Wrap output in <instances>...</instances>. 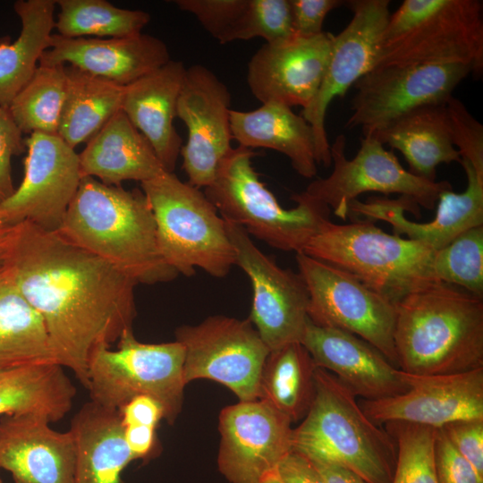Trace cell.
Masks as SVG:
<instances>
[{"instance_id":"cell-17","label":"cell","mask_w":483,"mask_h":483,"mask_svg":"<svg viewBox=\"0 0 483 483\" xmlns=\"http://www.w3.org/2000/svg\"><path fill=\"white\" fill-rule=\"evenodd\" d=\"M292 423L264 399L225 406L219 414V472L230 483H259L292 451Z\"/></svg>"},{"instance_id":"cell-50","label":"cell","mask_w":483,"mask_h":483,"mask_svg":"<svg viewBox=\"0 0 483 483\" xmlns=\"http://www.w3.org/2000/svg\"><path fill=\"white\" fill-rule=\"evenodd\" d=\"M259 483H284L278 471L275 470L266 475Z\"/></svg>"},{"instance_id":"cell-4","label":"cell","mask_w":483,"mask_h":483,"mask_svg":"<svg viewBox=\"0 0 483 483\" xmlns=\"http://www.w3.org/2000/svg\"><path fill=\"white\" fill-rule=\"evenodd\" d=\"M315 396L292 431V451L331 462L368 483H392L396 446L361 409L357 396L329 371L317 368Z\"/></svg>"},{"instance_id":"cell-20","label":"cell","mask_w":483,"mask_h":483,"mask_svg":"<svg viewBox=\"0 0 483 483\" xmlns=\"http://www.w3.org/2000/svg\"><path fill=\"white\" fill-rule=\"evenodd\" d=\"M460 164L467 176L466 189L460 193L443 191L436 216L429 222H413L404 216L405 211L419 215V206L406 197L357 199L349 204V215L387 222L394 234L406 235L434 250L442 249L462 233L483 225V159L462 157Z\"/></svg>"},{"instance_id":"cell-42","label":"cell","mask_w":483,"mask_h":483,"mask_svg":"<svg viewBox=\"0 0 483 483\" xmlns=\"http://www.w3.org/2000/svg\"><path fill=\"white\" fill-rule=\"evenodd\" d=\"M435 465L438 483H483V478L454 449L440 428L436 432Z\"/></svg>"},{"instance_id":"cell-49","label":"cell","mask_w":483,"mask_h":483,"mask_svg":"<svg viewBox=\"0 0 483 483\" xmlns=\"http://www.w3.org/2000/svg\"><path fill=\"white\" fill-rule=\"evenodd\" d=\"M17 225H13L0 216V265L4 263L6 259Z\"/></svg>"},{"instance_id":"cell-36","label":"cell","mask_w":483,"mask_h":483,"mask_svg":"<svg viewBox=\"0 0 483 483\" xmlns=\"http://www.w3.org/2000/svg\"><path fill=\"white\" fill-rule=\"evenodd\" d=\"M65 93V64H38L7 109L22 134L57 135Z\"/></svg>"},{"instance_id":"cell-25","label":"cell","mask_w":483,"mask_h":483,"mask_svg":"<svg viewBox=\"0 0 483 483\" xmlns=\"http://www.w3.org/2000/svg\"><path fill=\"white\" fill-rule=\"evenodd\" d=\"M186 67L170 60L124 87L122 111L148 140L165 170L174 173L182 140L174 126Z\"/></svg>"},{"instance_id":"cell-1","label":"cell","mask_w":483,"mask_h":483,"mask_svg":"<svg viewBox=\"0 0 483 483\" xmlns=\"http://www.w3.org/2000/svg\"><path fill=\"white\" fill-rule=\"evenodd\" d=\"M4 263L41 316L56 362L87 388L93 352L132 328L138 284L57 231L27 221L17 225Z\"/></svg>"},{"instance_id":"cell-15","label":"cell","mask_w":483,"mask_h":483,"mask_svg":"<svg viewBox=\"0 0 483 483\" xmlns=\"http://www.w3.org/2000/svg\"><path fill=\"white\" fill-rule=\"evenodd\" d=\"M24 175L0 204V216L57 231L82 179L79 154L58 135L35 132L25 139Z\"/></svg>"},{"instance_id":"cell-22","label":"cell","mask_w":483,"mask_h":483,"mask_svg":"<svg viewBox=\"0 0 483 483\" xmlns=\"http://www.w3.org/2000/svg\"><path fill=\"white\" fill-rule=\"evenodd\" d=\"M171 60L165 43L154 36L126 38L50 37L38 64H65L125 87Z\"/></svg>"},{"instance_id":"cell-47","label":"cell","mask_w":483,"mask_h":483,"mask_svg":"<svg viewBox=\"0 0 483 483\" xmlns=\"http://www.w3.org/2000/svg\"><path fill=\"white\" fill-rule=\"evenodd\" d=\"M156 428L144 425L123 426L125 442L134 459L147 458L154 450Z\"/></svg>"},{"instance_id":"cell-41","label":"cell","mask_w":483,"mask_h":483,"mask_svg":"<svg viewBox=\"0 0 483 483\" xmlns=\"http://www.w3.org/2000/svg\"><path fill=\"white\" fill-rule=\"evenodd\" d=\"M454 449L483 478V419H464L439 428Z\"/></svg>"},{"instance_id":"cell-38","label":"cell","mask_w":483,"mask_h":483,"mask_svg":"<svg viewBox=\"0 0 483 483\" xmlns=\"http://www.w3.org/2000/svg\"><path fill=\"white\" fill-rule=\"evenodd\" d=\"M384 426L396 446L392 483H438L435 465L436 428L403 421Z\"/></svg>"},{"instance_id":"cell-16","label":"cell","mask_w":483,"mask_h":483,"mask_svg":"<svg viewBox=\"0 0 483 483\" xmlns=\"http://www.w3.org/2000/svg\"><path fill=\"white\" fill-rule=\"evenodd\" d=\"M388 0L349 2L352 18L334 36L320 86L301 114L312 127L318 165L329 166L332 164L325 128L326 110L335 97H344L352 85L375 67L380 39L391 15Z\"/></svg>"},{"instance_id":"cell-7","label":"cell","mask_w":483,"mask_h":483,"mask_svg":"<svg viewBox=\"0 0 483 483\" xmlns=\"http://www.w3.org/2000/svg\"><path fill=\"white\" fill-rule=\"evenodd\" d=\"M482 7L479 0L403 1L389 17L374 68L460 64L479 73Z\"/></svg>"},{"instance_id":"cell-39","label":"cell","mask_w":483,"mask_h":483,"mask_svg":"<svg viewBox=\"0 0 483 483\" xmlns=\"http://www.w3.org/2000/svg\"><path fill=\"white\" fill-rule=\"evenodd\" d=\"M220 44L243 40L249 0H176Z\"/></svg>"},{"instance_id":"cell-23","label":"cell","mask_w":483,"mask_h":483,"mask_svg":"<svg viewBox=\"0 0 483 483\" xmlns=\"http://www.w3.org/2000/svg\"><path fill=\"white\" fill-rule=\"evenodd\" d=\"M301 343L318 368L332 373L364 400L386 398L408 389L400 369L370 343L351 333L319 326L309 319Z\"/></svg>"},{"instance_id":"cell-18","label":"cell","mask_w":483,"mask_h":483,"mask_svg":"<svg viewBox=\"0 0 483 483\" xmlns=\"http://www.w3.org/2000/svg\"><path fill=\"white\" fill-rule=\"evenodd\" d=\"M231 93L208 68L186 69L177 103V117L187 127L182 147V169L188 182L205 188L214 180L222 160L232 150Z\"/></svg>"},{"instance_id":"cell-51","label":"cell","mask_w":483,"mask_h":483,"mask_svg":"<svg viewBox=\"0 0 483 483\" xmlns=\"http://www.w3.org/2000/svg\"><path fill=\"white\" fill-rule=\"evenodd\" d=\"M0 483H2V480L0 479Z\"/></svg>"},{"instance_id":"cell-28","label":"cell","mask_w":483,"mask_h":483,"mask_svg":"<svg viewBox=\"0 0 483 483\" xmlns=\"http://www.w3.org/2000/svg\"><path fill=\"white\" fill-rule=\"evenodd\" d=\"M69 430L76 450L73 483H123L122 472L135 459L119 411L89 401L73 416Z\"/></svg>"},{"instance_id":"cell-43","label":"cell","mask_w":483,"mask_h":483,"mask_svg":"<svg viewBox=\"0 0 483 483\" xmlns=\"http://www.w3.org/2000/svg\"><path fill=\"white\" fill-rule=\"evenodd\" d=\"M22 132L7 108L0 106V204L15 191L12 175V160L26 148Z\"/></svg>"},{"instance_id":"cell-30","label":"cell","mask_w":483,"mask_h":483,"mask_svg":"<svg viewBox=\"0 0 483 483\" xmlns=\"http://www.w3.org/2000/svg\"><path fill=\"white\" fill-rule=\"evenodd\" d=\"M44 363H57L44 321L21 292L11 267L3 263L0 369Z\"/></svg>"},{"instance_id":"cell-24","label":"cell","mask_w":483,"mask_h":483,"mask_svg":"<svg viewBox=\"0 0 483 483\" xmlns=\"http://www.w3.org/2000/svg\"><path fill=\"white\" fill-rule=\"evenodd\" d=\"M33 414L0 418V468L14 483H73L76 450L70 430L60 432Z\"/></svg>"},{"instance_id":"cell-12","label":"cell","mask_w":483,"mask_h":483,"mask_svg":"<svg viewBox=\"0 0 483 483\" xmlns=\"http://www.w3.org/2000/svg\"><path fill=\"white\" fill-rule=\"evenodd\" d=\"M184 349L185 384L210 379L229 388L240 401L260 398V380L269 350L250 319L210 316L175 329Z\"/></svg>"},{"instance_id":"cell-13","label":"cell","mask_w":483,"mask_h":483,"mask_svg":"<svg viewBox=\"0 0 483 483\" xmlns=\"http://www.w3.org/2000/svg\"><path fill=\"white\" fill-rule=\"evenodd\" d=\"M473 69L467 64L391 65L370 70L355 83L345 127L372 135L406 114L445 105Z\"/></svg>"},{"instance_id":"cell-27","label":"cell","mask_w":483,"mask_h":483,"mask_svg":"<svg viewBox=\"0 0 483 483\" xmlns=\"http://www.w3.org/2000/svg\"><path fill=\"white\" fill-rule=\"evenodd\" d=\"M233 139L247 148H269L286 156L301 176L317 175L315 136L310 124L291 106L266 103L251 111L231 110Z\"/></svg>"},{"instance_id":"cell-35","label":"cell","mask_w":483,"mask_h":483,"mask_svg":"<svg viewBox=\"0 0 483 483\" xmlns=\"http://www.w3.org/2000/svg\"><path fill=\"white\" fill-rule=\"evenodd\" d=\"M55 29L64 38L131 37L140 34L151 19L148 12L119 8L106 0H55Z\"/></svg>"},{"instance_id":"cell-6","label":"cell","mask_w":483,"mask_h":483,"mask_svg":"<svg viewBox=\"0 0 483 483\" xmlns=\"http://www.w3.org/2000/svg\"><path fill=\"white\" fill-rule=\"evenodd\" d=\"M434 251L419 242L390 234L365 218L343 225L326 221L302 252L348 273L396 303L436 282Z\"/></svg>"},{"instance_id":"cell-33","label":"cell","mask_w":483,"mask_h":483,"mask_svg":"<svg viewBox=\"0 0 483 483\" xmlns=\"http://www.w3.org/2000/svg\"><path fill=\"white\" fill-rule=\"evenodd\" d=\"M66 93L57 135L71 148L88 142L122 110L124 87L65 65Z\"/></svg>"},{"instance_id":"cell-9","label":"cell","mask_w":483,"mask_h":483,"mask_svg":"<svg viewBox=\"0 0 483 483\" xmlns=\"http://www.w3.org/2000/svg\"><path fill=\"white\" fill-rule=\"evenodd\" d=\"M117 343L116 350L100 346L90 356L86 388L90 401L120 411L132 398L147 395L160 403L164 419L173 424L182 411L186 386L183 346L177 341L141 343L132 328Z\"/></svg>"},{"instance_id":"cell-21","label":"cell","mask_w":483,"mask_h":483,"mask_svg":"<svg viewBox=\"0 0 483 483\" xmlns=\"http://www.w3.org/2000/svg\"><path fill=\"white\" fill-rule=\"evenodd\" d=\"M334 35L321 34L265 43L248 64L247 83L262 104L308 106L322 81Z\"/></svg>"},{"instance_id":"cell-14","label":"cell","mask_w":483,"mask_h":483,"mask_svg":"<svg viewBox=\"0 0 483 483\" xmlns=\"http://www.w3.org/2000/svg\"><path fill=\"white\" fill-rule=\"evenodd\" d=\"M225 225L235 253V265L251 283L249 319L260 338L269 352L301 343L309 321V294L301 275L279 267L264 254L242 226L228 221Z\"/></svg>"},{"instance_id":"cell-44","label":"cell","mask_w":483,"mask_h":483,"mask_svg":"<svg viewBox=\"0 0 483 483\" xmlns=\"http://www.w3.org/2000/svg\"><path fill=\"white\" fill-rule=\"evenodd\" d=\"M295 36L309 38L323 32L326 16L343 4L341 0H289Z\"/></svg>"},{"instance_id":"cell-8","label":"cell","mask_w":483,"mask_h":483,"mask_svg":"<svg viewBox=\"0 0 483 483\" xmlns=\"http://www.w3.org/2000/svg\"><path fill=\"white\" fill-rule=\"evenodd\" d=\"M140 184L166 265L186 276L196 267L214 277L227 275L235 265L234 250L225 221L204 192L167 171Z\"/></svg>"},{"instance_id":"cell-26","label":"cell","mask_w":483,"mask_h":483,"mask_svg":"<svg viewBox=\"0 0 483 483\" xmlns=\"http://www.w3.org/2000/svg\"><path fill=\"white\" fill-rule=\"evenodd\" d=\"M82 177H92L106 185L123 181L144 182L165 170L148 140L125 114L117 112L86 144L79 154Z\"/></svg>"},{"instance_id":"cell-31","label":"cell","mask_w":483,"mask_h":483,"mask_svg":"<svg viewBox=\"0 0 483 483\" xmlns=\"http://www.w3.org/2000/svg\"><path fill=\"white\" fill-rule=\"evenodd\" d=\"M76 388L57 363L0 369V416L33 414L49 423L72 409Z\"/></svg>"},{"instance_id":"cell-2","label":"cell","mask_w":483,"mask_h":483,"mask_svg":"<svg viewBox=\"0 0 483 483\" xmlns=\"http://www.w3.org/2000/svg\"><path fill=\"white\" fill-rule=\"evenodd\" d=\"M57 232L137 284L167 282L178 275L159 252L155 217L142 191L82 177Z\"/></svg>"},{"instance_id":"cell-10","label":"cell","mask_w":483,"mask_h":483,"mask_svg":"<svg viewBox=\"0 0 483 483\" xmlns=\"http://www.w3.org/2000/svg\"><path fill=\"white\" fill-rule=\"evenodd\" d=\"M295 258L309 294V321L363 339L398 368L395 303L348 273L304 252L296 253Z\"/></svg>"},{"instance_id":"cell-46","label":"cell","mask_w":483,"mask_h":483,"mask_svg":"<svg viewBox=\"0 0 483 483\" xmlns=\"http://www.w3.org/2000/svg\"><path fill=\"white\" fill-rule=\"evenodd\" d=\"M277 471L284 483H325L311 461L295 451L286 455Z\"/></svg>"},{"instance_id":"cell-48","label":"cell","mask_w":483,"mask_h":483,"mask_svg":"<svg viewBox=\"0 0 483 483\" xmlns=\"http://www.w3.org/2000/svg\"><path fill=\"white\" fill-rule=\"evenodd\" d=\"M325 483H368L347 468L331 462L310 460Z\"/></svg>"},{"instance_id":"cell-45","label":"cell","mask_w":483,"mask_h":483,"mask_svg":"<svg viewBox=\"0 0 483 483\" xmlns=\"http://www.w3.org/2000/svg\"><path fill=\"white\" fill-rule=\"evenodd\" d=\"M123 426L144 425L156 428L164 419V410L160 403L147 395L132 398L120 411Z\"/></svg>"},{"instance_id":"cell-40","label":"cell","mask_w":483,"mask_h":483,"mask_svg":"<svg viewBox=\"0 0 483 483\" xmlns=\"http://www.w3.org/2000/svg\"><path fill=\"white\" fill-rule=\"evenodd\" d=\"M294 36L289 0H249L244 40L275 43Z\"/></svg>"},{"instance_id":"cell-29","label":"cell","mask_w":483,"mask_h":483,"mask_svg":"<svg viewBox=\"0 0 483 483\" xmlns=\"http://www.w3.org/2000/svg\"><path fill=\"white\" fill-rule=\"evenodd\" d=\"M372 136L399 150L409 164V171L428 181H436L440 164L461 161L446 104L415 109Z\"/></svg>"},{"instance_id":"cell-3","label":"cell","mask_w":483,"mask_h":483,"mask_svg":"<svg viewBox=\"0 0 483 483\" xmlns=\"http://www.w3.org/2000/svg\"><path fill=\"white\" fill-rule=\"evenodd\" d=\"M395 309L401 370L444 375L483 368V298L434 282L402 297Z\"/></svg>"},{"instance_id":"cell-19","label":"cell","mask_w":483,"mask_h":483,"mask_svg":"<svg viewBox=\"0 0 483 483\" xmlns=\"http://www.w3.org/2000/svg\"><path fill=\"white\" fill-rule=\"evenodd\" d=\"M408 389L378 400L359 401L376 424L403 421L439 428L464 419H483V368L444 375L402 370Z\"/></svg>"},{"instance_id":"cell-37","label":"cell","mask_w":483,"mask_h":483,"mask_svg":"<svg viewBox=\"0 0 483 483\" xmlns=\"http://www.w3.org/2000/svg\"><path fill=\"white\" fill-rule=\"evenodd\" d=\"M432 272L436 282L483 298V225L462 233L435 250Z\"/></svg>"},{"instance_id":"cell-32","label":"cell","mask_w":483,"mask_h":483,"mask_svg":"<svg viewBox=\"0 0 483 483\" xmlns=\"http://www.w3.org/2000/svg\"><path fill=\"white\" fill-rule=\"evenodd\" d=\"M55 0H18L13 9L21 20L19 37L0 39V106L8 108L32 77L55 29Z\"/></svg>"},{"instance_id":"cell-11","label":"cell","mask_w":483,"mask_h":483,"mask_svg":"<svg viewBox=\"0 0 483 483\" xmlns=\"http://www.w3.org/2000/svg\"><path fill=\"white\" fill-rule=\"evenodd\" d=\"M345 143L344 135L335 138L330 146L334 165L331 174L313 181L303 191L341 219L347 218L349 204L365 192L399 194L419 207L433 209L439 195L453 189L447 181H428L404 169L396 156L372 135L363 136L352 159L346 157Z\"/></svg>"},{"instance_id":"cell-34","label":"cell","mask_w":483,"mask_h":483,"mask_svg":"<svg viewBox=\"0 0 483 483\" xmlns=\"http://www.w3.org/2000/svg\"><path fill=\"white\" fill-rule=\"evenodd\" d=\"M318 367L301 343L269 352L261 375L260 398L298 422L309 411L316 391Z\"/></svg>"},{"instance_id":"cell-5","label":"cell","mask_w":483,"mask_h":483,"mask_svg":"<svg viewBox=\"0 0 483 483\" xmlns=\"http://www.w3.org/2000/svg\"><path fill=\"white\" fill-rule=\"evenodd\" d=\"M257 154L242 146L233 148L203 192L224 220L275 249L302 252L329 220L330 208L303 191L292 195L294 208H284L252 166Z\"/></svg>"}]
</instances>
